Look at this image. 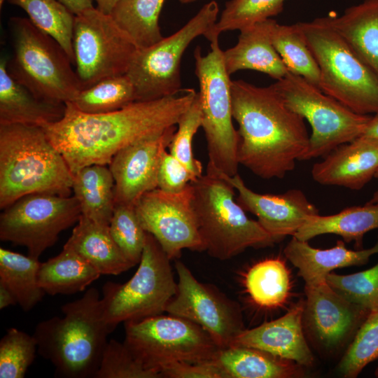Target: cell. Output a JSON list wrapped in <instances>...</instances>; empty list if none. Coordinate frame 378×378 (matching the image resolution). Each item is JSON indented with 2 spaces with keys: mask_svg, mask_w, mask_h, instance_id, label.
Masks as SVG:
<instances>
[{
  "mask_svg": "<svg viewBox=\"0 0 378 378\" xmlns=\"http://www.w3.org/2000/svg\"><path fill=\"white\" fill-rule=\"evenodd\" d=\"M197 92L191 88L151 101H136L109 113L89 114L66 103L63 118L42 127L73 174L93 164L108 165L122 148L176 125Z\"/></svg>",
  "mask_w": 378,
  "mask_h": 378,
  "instance_id": "1",
  "label": "cell"
},
{
  "mask_svg": "<svg viewBox=\"0 0 378 378\" xmlns=\"http://www.w3.org/2000/svg\"><path fill=\"white\" fill-rule=\"evenodd\" d=\"M231 95L239 126V164L261 178H283L307 150L304 119L286 104L273 84L258 87L232 80Z\"/></svg>",
  "mask_w": 378,
  "mask_h": 378,
  "instance_id": "2",
  "label": "cell"
},
{
  "mask_svg": "<svg viewBox=\"0 0 378 378\" xmlns=\"http://www.w3.org/2000/svg\"><path fill=\"white\" fill-rule=\"evenodd\" d=\"M61 309L62 317L36 325L33 336L37 351L54 365L57 377H94L112 332L103 314L100 293L90 288Z\"/></svg>",
  "mask_w": 378,
  "mask_h": 378,
  "instance_id": "3",
  "label": "cell"
},
{
  "mask_svg": "<svg viewBox=\"0 0 378 378\" xmlns=\"http://www.w3.org/2000/svg\"><path fill=\"white\" fill-rule=\"evenodd\" d=\"M74 174L36 125H0V209L32 193L71 196Z\"/></svg>",
  "mask_w": 378,
  "mask_h": 378,
  "instance_id": "4",
  "label": "cell"
},
{
  "mask_svg": "<svg viewBox=\"0 0 378 378\" xmlns=\"http://www.w3.org/2000/svg\"><path fill=\"white\" fill-rule=\"evenodd\" d=\"M191 183L200 235L209 255L225 260L247 248L276 242L258 220L246 216L234 200V187L216 172L206 169Z\"/></svg>",
  "mask_w": 378,
  "mask_h": 378,
  "instance_id": "5",
  "label": "cell"
},
{
  "mask_svg": "<svg viewBox=\"0 0 378 378\" xmlns=\"http://www.w3.org/2000/svg\"><path fill=\"white\" fill-rule=\"evenodd\" d=\"M8 24L13 48L6 64L9 74L39 98L73 102L82 87L62 47L29 19L14 17Z\"/></svg>",
  "mask_w": 378,
  "mask_h": 378,
  "instance_id": "6",
  "label": "cell"
},
{
  "mask_svg": "<svg viewBox=\"0 0 378 378\" xmlns=\"http://www.w3.org/2000/svg\"><path fill=\"white\" fill-rule=\"evenodd\" d=\"M299 23L319 68L318 88L357 113L378 115V77L323 17Z\"/></svg>",
  "mask_w": 378,
  "mask_h": 378,
  "instance_id": "7",
  "label": "cell"
},
{
  "mask_svg": "<svg viewBox=\"0 0 378 378\" xmlns=\"http://www.w3.org/2000/svg\"><path fill=\"white\" fill-rule=\"evenodd\" d=\"M209 52L203 55L200 47L194 52L195 72L200 91L202 127L208 150L207 169L228 176L238 174L239 135L232 120L231 80L226 71L218 40L210 42Z\"/></svg>",
  "mask_w": 378,
  "mask_h": 378,
  "instance_id": "8",
  "label": "cell"
},
{
  "mask_svg": "<svg viewBox=\"0 0 378 378\" xmlns=\"http://www.w3.org/2000/svg\"><path fill=\"white\" fill-rule=\"evenodd\" d=\"M124 324L125 344L144 368L161 377L176 363L211 360L220 349L201 326L174 315L162 314Z\"/></svg>",
  "mask_w": 378,
  "mask_h": 378,
  "instance_id": "9",
  "label": "cell"
},
{
  "mask_svg": "<svg viewBox=\"0 0 378 378\" xmlns=\"http://www.w3.org/2000/svg\"><path fill=\"white\" fill-rule=\"evenodd\" d=\"M171 260L147 232L138 269L131 279L124 284L107 281L103 285V314L112 332L120 323L165 312L177 290Z\"/></svg>",
  "mask_w": 378,
  "mask_h": 378,
  "instance_id": "10",
  "label": "cell"
},
{
  "mask_svg": "<svg viewBox=\"0 0 378 378\" xmlns=\"http://www.w3.org/2000/svg\"><path fill=\"white\" fill-rule=\"evenodd\" d=\"M273 85L286 104L311 127L309 146L302 161L325 157L360 137L372 117L353 111L318 86L290 72Z\"/></svg>",
  "mask_w": 378,
  "mask_h": 378,
  "instance_id": "11",
  "label": "cell"
},
{
  "mask_svg": "<svg viewBox=\"0 0 378 378\" xmlns=\"http://www.w3.org/2000/svg\"><path fill=\"white\" fill-rule=\"evenodd\" d=\"M219 7L212 0L173 34L137 48L127 75L135 89V102L151 101L178 93L182 88L181 61L192 41L205 36L218 20Z\"/></svg>",
  "mask_w": 378,
  "mask_h": 378,
  "instance_id": "12",
  "label": "cell"
},
{
  "mask_svg": "<svg viewBox=\"0 0 378 378\" xmlns=\"http://www.w3.org/2000/svg\"><path fill=\"white\" fill-rule=\"evenodd\" d=\"M72 44L82 90L126 74L137 49L110 14L94 7L75 15Z\"/></svg>",
  "mask_w": 378,
  "mask_h": 378,
  "instance_id": "13",
  "label": "cell"
},
{
  "mask_svg": "<svg viewBox=\"0 0 378 378\" xmlns=\"http://www.w3.org/2000/svg\"><path fill=\"white\" fill-rule=\"evenodd\" d=\"M2 210L1 240L25 246L28 255L38 259L81 216L79 203L74 195L48 193L24 195Z\"/></svg>",
  "mask_w": 378,
  "mask_h": 378,
  "instance_id": "14",
  "label": "cell"
},
{
  "mask_svg": "<svg viewBox=\"0 0 378 378\" xmlns=\"http://www.w3.org/2000/svg\"><path fill=\"white\" fill-rule=\"evenodd\" d=\"M177 290L165 312L188 319L205 330L220 348L232 344L244 330L239 306L216 288L200 282L176 260Z\"/></svg>",
  "mask_w": 378,
  "mask_h": 378,
  "instance_id": "15",
  "label": "cell"
},
{
  "mask_svg": "<svg viewBox=\"0 0 378 378\" xmlns=\"http://www.w3.org/2000/svg\"><path fill=\"white\" fill-rule=\"evenodd\" d=\"M134 206L144 230L156 239L170 260L178 258L183 249L204 251L192 183L178 192L155 188L143 195Z\"/></svg>",
  "mask_w": 378,
  "mask_h": 378,
  "instance_id": "16",
  "label": "cell"
},
{
  "mask_svg": "<svg viewBox=\"0 0 378 378\" xmlns=\"http://www.w3.org/2000/svg\"><path fill=\"white\" fill-rule=\"evenodd\" d=\"M176 130L136 141L119 150L108 164L114 179L115 204L135 206L145 193L158 188V174L163 153Z\"/></svg>",
  "mask_w": 378,
  "mask_h": 378,
  "instance_id": "17",
  "label": "cell"
},
{
  "mask_svg": "<svg viewBox=\"0 0 378 378\" xmlns=\"http://www.w3.org/2000/svg\"><path fill=\"white\" fill-rule=\"evenodd\" d=\"M218 174L237 191L238 204L257 217L276 242L287 236L293 237L310 216L318 214L316 206L300 189L276 195L260 194L248 188L239 174L233 176Z\"/></svg>",
  "mask_w": 378,
  "mask_h": 378,
  "instance_id": "18",
  "label": "cell"
},
{
  "mask_svg": "<svg viewBox=\"0 0 378 378\" xmlns=\"http://www.w3.org/2000/svg\"><path fill=\"white\" fill-rule=\"evenodd\" d=\"M305 295L303 318L326 347L337 346L355 334L370 314L342 297L326 281L305 286Z\"/></svg>",
  "mask_w": 378,
  "mask_h": 378,
  "instance_id": "19",
  "label": "cell"
},
{
  "mask_svg": "<svg viewBox=\"0 0 378 378\" xmlns=\"http://www.w3.org/2000/svg\"><path fill=\"white\" fill-rule=\"evenodd\" d=\"M378 170V141L359 137L342 144L312 168L313 180L324 186L362 189Z\"/></svg>",
  "mask_w": 378,
  "mask_h": 378,
  "instance_id": "20",
  "label": "cell"
},
{
  "mask_svg": "<svg viewBox=\"0 0 378 378\" xmlns=\"http://www.w3.org/2000/svg\"><path fill=\"white\" fill-rule=\"evenodd\" d=\"M303 312L302 302L280 318L244 329L232 344L256 348L300 365L309 366L314 356L303 332Z\"/></svg>",
  "mask_w": 378,
  "mask_h": 378,
  "instance_id": "21",
  "label": "cell"
},
{
  "mask_svg": "<svg viewBox=\"0 0 378 378\" xmlns=\"http://www.w3.org/2000/svg\"><path fill=\"white\" fill-rule=\"evenodd\" d=\"M284 253L298 268L305 286H314L326 282V276L335 269L366 264L372 255L378 253V237L371 248L351 250L342 240L330 248L321 249L312 247L308 241L292 237Z\"/></svg>",
  "mask_w": 378,
  "mask_h": 378,
  "instance_id": "22",
  "label": "cell"
},
{
  "mask_svg": "<svg viewBox=\"0 0 378 378\" xmlns=\"http://www.w3.org/2000/svg\"><path fill=\"white\" fill-rule=\"evenodd\" d=\"M275 22L270 18L239 30L237 43L223 52L230 76L241 70H253L277 80L289 73L272 41Z\"/></svg>",
  "mask_w": 378,
  "mask_h": 378,
  "instance_id": "23",
  "label": "cell"
},
{
  "mask_svg": "<svg viewBox=\"0 0 378 378\" xmlns=\"http://www.w3.org/2000/svg\"><path fill=\"white\" fill-rule=\"evenodd\" d=\"M7 59L0 61V125L22 124L43 127L60 120L66 104L39 98L14 79L6 69Z\"/></svg>",
  "mask_w": 378,
  "mask_h": 378,
  "instance_id": "24",
  "label": "cell"
},
{
  "mask_svg": "<svg viewBox=\"0 0 378 378\" xmlns=\"http://www.w3.org/2000/svg\"><path fill=\"white\" fill-rule=\"evenodd\" d=\"M323 18L378 77V0H365L340 16Z\"/></svg>",
  "mask_w": 378,
  "mask_h": 378,
  "instance_id": "25",
  "label": "cell"
},
{
  "mask_svg": "<svg viewBox=\"0 0 378 378\" xmlns=\"http://www.w3.org/2000/svg\"><path fill=\"white\" fill-rule=\"evenodd\" d=\"M64 246L79 254L101 274L118 275L134 267L115 242L108 225L82 215Z\"/></svg>",
  "mask_w": 378,
  "mask_h": 378,
  "instance_id": "26",
  "label": "cell"
},
{
  "mask_svg": "<svg viewBox=\"0 0 378 378\" xmlns=\"http://www.w3.org/2000/svg\"><path fill=\"white\" fill-rule=\"evenodd\" d=\"M211 360L225 378H292L302 374V365L291 360L236 344L220 348Z\"/></svg>",
  "mask_w": 378,
  "mask_h": 378,
  "instance_id": "27",
  "label": "cell"
},
{
  "mask_svg": "<svg viewBox=\"0 0 378 378\" xmlns=\"http://www.w3.org/2000/svg\"><path fill=\"white\" fill-rule=\"evenodd\" d=\"M375 229H378V204L367 202L345 208L332 215L318 214L310 216L293 237L309 241L321 234H334L346 242L354 241L355 247L362 249L365 234Z\"/></svg>",
  "mask_w": 378,
  "mask_h": 378,
  "instance_id": "28",
  "label": "cell"
},
{
  "mask_svg": "<svg viewBox=\"0 0 378 378\" xmlns=\"http://www.w3.org/2000/svg\"><path fill=\"white\" fill-rule=\"evenodd\" d=\"M72 191L81 215L108 225L115 207L114 179L106 164L85 166L74 174Z\"/></svg>",
  "mask_w": 378,
  "mask_h": 378,
  "instance_id": "29",
  "label": "cell"
},
{
  "mask_svg": "<svg viewBox=\"0 0 378 378\" xmlns=\"http://www.w3.org/2000/svg\"><path fill=\"white\" fill-rule=\"evenodd\" d=\"M100 275L79 254L64 246L57 255L41 262L38 282L47 294L69 295L83 291Z\"/></svg>",
  "mask_w": 378,
  "mask_h": 378,
  "instance_id": "30",
  "label": "cell"
},
{
  "mask_svg": "<svg viewBox=\"0 0 378 378\" xmlns=\"http://www.w3.org/2000/svg\"><path fill=\"white\" fill-rule=\"evenodd\" d=\"M164 0H118L110 13L137 48L149 47L163 36L159 17Z\"/></svg>",
  "mask_w": 378,
  "mask_h": 378,
  "instance_id": "31",
  "label": "cell"
},
{
  "mask_svg": "<svg viewBox=\"0 0 378 378\" xmlns=\"http://www.w3.org/2000/svg\"><path fill=\"white\" fill-rule=\"evenodd\" d=\"M244 283L251 299L261 307H280L290 295L289 270L279 257L267 258L253 265L246 273Z\"/></svg>",
  "mask_w": 378,
  "mask_h": 378,
  "instance_id": "32",
  "label": "cell"
},
{
  "mask_svg": "<svg viewBox=\"0 0 378 378\" xmlns=\"http://www.w3.org/2000/svg\"><path fill=\"white\" fill-rule=\"evenodd\" d=\"M40 265L38 258L0 248V280L11 290L24 312L32 309L46 294L38 282Z\"/></svg>",
  "mask_w": 378,
  "mask_h": 378,
  "instance_id": "33",
  "label": "cell"
},
{
  "mask_svg": "<svg viewBox=\"0 0 378 378\" xmlns=\"http://www.w3.org/2000/svg\"><path fill=\"white\" fill-rule=\"evenodd\" d=\"M272 41L288 71L318 87L320 71L300 23L275 22Z\"/></svg>",
  "mask_w": 378,
  "mask_h": 378,
  "instance_id": "34",
  "label": "cell"
},
{
  "mask_svg": "<svg viewBox=\"0 0 378 378\" xmlns=\"http://www.w3.org/2000/svg\"><path fill=\"white\" fill-rule=\"evenodd\" d=\"M22 8L38 29L53 38L70 57L75 59L72 38L75 15L57 0H6Z\"/></svg>",
  "mask_w": 378,
  "mask_h": 378,
  "instance_id": "35",
  "label": "cell"
},
{
  "mask_svg": "<svg viewBox=\"0 0 378 378\" xmlns=\"http://www.w3.org/2000/svg\"><path fill=\"white\" fill-rule=\"evenodd\" d=\"M134 102V85L124 74L104 78L82 90L70 103L83 113L100 114L119 110Z\"/></svg>",
  "mask_w": 378,
  "mask_h": 378,
  "instance_id": "36",
  "label": "cell"
},
{
  "mask_svg": "<svg viewBox=\"0 0 378 378\" xmlns=\"http://www.w3.org/2000/svg\"><path fill=\"white\" fill-rule=\"evenodd\" d=\"M286 0H230L213 27L204 36L209 42L224 31L241 30L279 14Z\"/></svg>",
  "mask_w": 378,
  "mask_h": 378,
  "instance_id": "37",
  "label": "cell"
},
{
  "mask_svg": "<svg viewBox=\"0 0 378 378\" xmlns=\"http://www.w3.org/2000/svg\"><path fill=\"white\" fill-rule=\"evenodd\" d=\"M327 284L349 302L368 311H378V262L359 272L342 275L330 272Z\"/></svg>",
  "mask_w": 378,
  "mask_h": 378,
  "instance_id": "38",
  "label": "cell"
},
{
  "mask_svg": "<svg viewBox=\"0 0 378 378\" xmlns=\"http://www.w3.org/2000/svg\"><path fill=\"white\" fill-rule=\"evenodd\" d=\"M378 358V311L370 313L357 330L339 363L344 377H356L370 363Z\"/></svg>",
  "mask_w": 378,
  "mask_h": 378,
  "instance_id": "39",
  "label": "cell"
},
{
  "mask_svg": "<svg viewBox=\"0 0 378 378\" xmlns=\"http://www.w3.org/2000/svg\"><path fill=\"white\" fill-rule=\"evenodd\" d=\"M108 227L113 239L125 257L133 266L139 264L147 232L138 218L135 206L115 204Z\"/></svg>",
  "mask_w": 378,
  "mask_h": 378,
  "instance_id": "40",
  "label": "cell"
},
{
  "mask_svg": "<svg viewBox=\"0 0 378 378\" xmlns=\"http://www.w3.org/2000/svg\"><path fill=\"white\" fill-rule=\"evenodd\" d=\"M37 351L33 335L10 328L0 340V377L23 378Z\"/></svg>",
  "mask_w": 378,
  "mask_h": 378,
  "instance_id": "41",
  "label": "cell"
},
{
  "mask_svg": "<svg viewBox=\"0 0 378 378\" xmlns=\"http://www.w3.org/2000/svg\"><path fill=\"white\" fill-rule=\"evenodd\" d=\"M202 116L198 96L181 115L177 128L168 146L169 152L182 162L197 177L202 175V165L192 153V140L202 127Z\"/></svg>",
  "mask_w": 378,
  "mask_h": 378,
  "instance_id": "42",
  "label": "cell"
},
{
  "mask_svg": "<svg viewBox=\"0 0 378 378\" xmlns=\"http://www.w3.org/2000/svg\"><path fill=\"white\" fill-rule=\"evenodd\" d=\"M94 378H161L134 358L124 342L108 340L103 351Z\"/></svg>",
  "mask_w": 378,
  "mask_h": 378,
  "instance_id": "43",
  "label": "cell"
},
{
  "mask_svg": "<svg viewBox=\"0 0 378 378\" xmlns=\"http://www.w3.org/2000/svg\"><path fill=\"white\" fill-rule=\"evenodd\" d=\"M197 178L167 150L163 153L158 174V188L168 192H178Z\"/></svg>",
  "mask_w": 378,
  "mask_h": 378,
  "instance_id": "44",
  "label": "cell"
},
{
  "mask_svg": "<svg viewBox=\"0 0 378 378\" xmlns=\"http://www.w3.org/2000/svg\"><path fill=\"white\" fill-rule=\"evenodd\" d=\"M166 378H225L223 371L211 360L198 363H178L162 372Z\"/></svg>",
  "mask_w": 378,
  "mask_h": 378,
  "instance_id": "45",
  "label": "cell"
},
{
  "mask_svg": "<svg viewBox=\"0 0 378 378\" xmlns=\"http://www.w3.org/2000/svg\"><path fill=\"white\" fill-rule=\"evenodd\" d=\"M75 15L94 7L93 0H58Z\"/></svg>",
  "mask_w": 378,
  "mask_h": 378,
  "instance_id": "46",
  "label": "cell"
},
{
  "mask_svg": "<svg viewBox=\"0 0 378 378\" xmlns=\"http://www.w3.org/2000/svg\"><path fill=\"white\" fill-rule=\"evenodd\" d=\"M17 304L18 301L13 293L4 282L0 280V309Z\"/></svg>",
  "mask_w": 378,
  "mask_h": 378,
  "instance_id": "47",
  "label": "cell"
},
{
  "mask_svg": "<svg viewBox=\"0 0 378 378\" xmlns=\"http://www.w3.org/2000/svg\"><path fill=\"white\" fill-rule=\"evenodd\" d=\"M360 137L378 141V115H372L365 132Z\"/></svg>",
  "mask_w": 378,
  "mask_h": 378,
  "instance_id": "48",
  "label": "cell"
},
{
  "mask_svg": "<svg viewBox=\"0 0 378 378\" xmlns=\"http://www.w3.org/2000/svg\"><path fill=\"white\" fill-rule=\"evenodd\" d=\"M97 5V8L104 13L110 14L113 6L118 0H93Z\"/></svg>",
  "mask_w": 378,
  "mask_h": 378,
  "instance_id": "49",
  "label": "cell"
},
{
  "mask_svg": "<svg viewBox=\"0 0 378 378\" xmlns=\"http://www.w3.org/2000/svg\"><path fill=\"white\" fill-rule=\"evenodd\" d=\"M368 203L370 204H378V188L377 190L374 192L372 197L371 199L368 202Z\"/></svg>",
  "mask_w": 378,
  "mask_h": 378,
  "instance_id": "50",
  "label": "cell"
},
{
  "mask_svg": "<svg viewBox=\"0 0 378 378\" xmlns=\"http://www.w3.org/2000/svg\"><path fill=\"white\" fill-rule=\"evenodd\" d=\"M178 1L183 4H187V3H190L192 1H195L196 0H178Z\"/></svg>",
  "mask_w": 378,
  "mask_h": 378,
  "instance_id": "51",
  "label": "cell"
},
{
  "mask_svg": "<svg viewBox=\"0 0 378 378\" xmlns=\"http://www.w3.org/2000/svg\"><path fill=\"white\" fill-rule=\"evenodd\" d=\"M375 376L377 377H378V368H377L376 371H375Z\"/></svg>",
  "mask_w": 378,
  "mask_h": 378,
  "instance_id": "52",
  "label": "cell"
},
{
  "mask_svg": "<svg viewBox=\"0 0 378 378\" xmlns=\"http://www.w3.org/2000/svg\"><path fill=\"white\" fill-rule=\"evenodd\" d=\"M5 0H0V6L1 7L2 6V4L4 2Z\"/></svg>",
  "mask_w": 378,
  "mask_h": 378,
  "instance_id": "53",
  "label": "cell"
},
{
  "mask_svg": "<svg viewBox=\"0 0 378 378\" xmlns=\"http://www.w3.org/2000/svg\"><path fill=\"white\" fill-rule=\"evenodd\" d=\"M374 178H378V170L377 171L375 175H374Z\"/></svg>",
  "mask_w": 378,
  "mask_h": 378,
  "instance_id": "54",
  "label": "cell"
}]
</instances>
